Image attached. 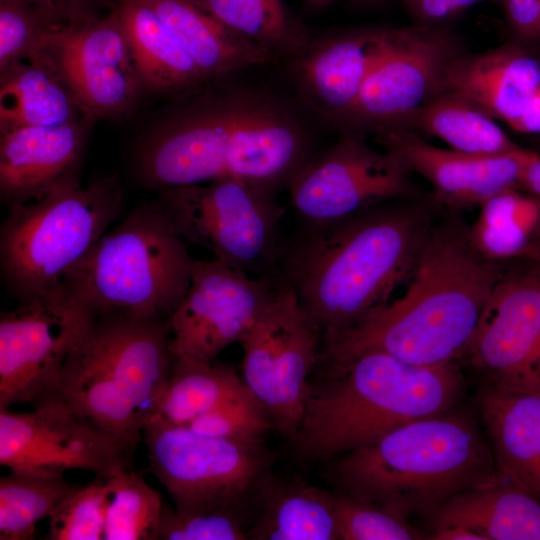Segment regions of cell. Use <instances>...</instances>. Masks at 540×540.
<instances>
[{
  "mask_svg": "<svg viewBox=\"0 0 540 540\" xmlns=\"http://www.w3.org/2000/svg\"><path fill=\"white\" fill-rule=\"evenodd\" d=\"M245 512H180L164 504L157 540H244L250 520Z\"/></svg>",
  "mask_w": 540,
  "mask_h": 540,
  "instance_id": "obj_38",
  "label": "cell"
},
{
  "mask_svg": "<svg viewBox=\"0 0 540 540\" xmlns=\"http://www.w3.org/2000/svg\"><path fill=\"white\" fill-rule=\"evenodd\" d=\"M232 32L270 53L276 61L301 52L312 39L284 0H194Z\"/></svg>",
  "mask_w": 540,
  "mask_h": 540,
  "instance_id": "obj_31",
  "label": "cell"
},
{
  "mask_svg": "<svg viewBox=\"0 0 540 540\" xmlns=\"http://www.w3.org/2000/svg\"><path fill=\"white\" fill-rule=\"evenodd\" d=\"M502 0H408L411 12L420 21L432 24L451 19L470 7L483 3H500Z\"/></svg>",
  "mask_w": 540,
  "mask_h": 540,
  "instance_id": "obj_42",
  "label": "cell"
},
{
  "mask_svg": "<svg viewBox=\"0 0 540 540\" xmlns=\"http://www.w3.org/2000/svg\"><path fill=\"white\" fill-rule=\"evenodd\" d=\"M106 482L109 500L103 540H157L164 507L160 493L130 468L117 471Z\"/></svg>",
  "mask_w": 540,
  "mask_h": 540,
  "instance_id": "obj_34",
  "label": "cell"
},
{
  "mask_svg": "<svg viewBox=\"0 0 540 540\" xmlns=\"http://www.w3.org/2000/svg\"><path fill=\"white\" fill-rule=\"evenodd\" d=\"M539 89H540V87H539Z\"/></svg>",
  "mask_w": 540,
  "mask_h": 540,
  "instance_id": "obj_50",
  "label": "cell"
},
{
  "mask_svg": "<svg viewBox=\"0 0 540 540\" xmlns=\"http://www.w3.org/2000/svg\"><path fill=\"white\" fill-rule=\"evenodd\" d=\"M373 138L427 180L432 200L447 212L479 208L506 189L520 188L525 167L538 155L522 147L498 155L469 154L436 147L406 130L382 131Z\"/></svg>",
  "mask_w": 540,
  "mask_h": 540,
  "instance_id": "obj_19",
  "label": "cell"
},
{
  "mask_svg": "<svg viewBox=\"0 0 540 540\" xmlns=\"http://www.w3.org/2000/svg\"><path fill=\"white\" fill-rule=\"evenodd\" d=\"M201 88L141 143L137 165L148 187L161 190L225 177L263 135L271 112L258 88L252 84Z\"/></svg>",
  "mask_w": 540,
  "mask_h": 540,
  "instance_id": "obj_7",
  "label": "cell"
},
{
  "mask_svg": "<svg viewBox=\"0 0 540 540\" xmlns=\"http://www.w3.org/2000/svg\"><path fill=\"white\" fill-rule=\"evenodd\" d=\"M94 118L0 133L1 198L13 206L79 182L78 169Z\"/></svg>",
  "mask_w": 540,
  "mask_h": 540,
  "instance_id": "obj_21",
  "label": "cell"
},
{
  "mask_svg": "<svg viewBox=\"0 0 540 540\" xmlns=\"http://www.w3.org/2000/svg\"><path fill=\"white\" fill-rule=\"evenodd\" d=\"M39 6L60 22L69 24L99 16V10L114 5V0H23Z\"/></svg>",
  "mask_w": 540,
  "mask_h": 540,
  "instance_id": "obj_41",
  "label": "cell"
},
{
  "mask_svg": "<svg viewBox=\"0 0 540 540\" xmlns=\"http://www.w3.org/2000/svg\"><path fill=\"white\" fill-rule=\"evenodd\" d=\"M278 285L216 259H194L189 287L168 323L174 357L214 362L239 342Z\"/></svg>",
  "mask_w": 540,
  "mask_h": 540,
  "instance_id": "obj_17",
  "label": "cell"
},
{
  "mask_svg": "<svg viewBox=\"0 0 540 540\" xmlns=\"http://www.w3.org/2000/svg\"><path fill=\"white\" fill-rule=\"evenodd\" d=\"M253 504L257 512L248 539L340 540L333 493L328 490L270 474Z\"/></svg>",
  "mask_w": 540,
  "mask_h": 540,
  "instance_id": "obj_27",
  "label": "cell"
},
{
  "mask_svg": "<svg viewBox=\"0 0 540 540\" xmlns=\"http://www.w3.org/2000/svg\"><path fill=\"white\" fill-rule=\"evenodd\" d=\"M143 1L181 42L207 83L277 62L270 53L229 30L194 0Z\"/></svg>",
  "mask_w": 540,
  "mask_h": 540,
  "instance_id": "obj_24",
  "label": "cell"
},
{
  "mask_svg": "<svg viewBox=\"0 0 540 540\" xmlns=\"http://www.w3.org/2000/svg\"><path fill=\"white\" fill-rule=\"evenodd\" d=\"M463 52L459 37L446 27L387 28L384 48L339 133L366 138L396 129L443 91L449 64Z\"/></svg>",
  "mask_w": 540,
  "mask_h": 540,
  "instance_id": "obj_14",
  "label": "cell"
},
{
  "mask_svg": "<svg viewBox=\"0 0 540 540\" xmlns=\"http://www.w3.org/2000/svg\"><path fill=\"white\" fill-rule=\"evenodd\" d=\"M122 204L115 177L56 188L9 206L0 234L5 278L26 300L62 284L65 275L105 234Z\"/></svg>",
  "mask_w": 540,
  "mask_h": 540,
  "instance_id": "obj_8",
  "label": "cell"
},
{
  "mask_svg": "<svg viewBox=\"0 0 540 540\" xmlns=\"http://www.w3.org/2000/svg\"><path fill=\"white\" fill-rule=\"evenodd\" d=\"M478 406L499 475L540 501V395L485 385Z\"/></svg>",
  "mask_w": 540,
  "mask_h": 540,
  "instance_id": "obj_23",
  "label": "cell"
},
{
  "mask_svg": "<svg viewBox=\"0 0 540 540\" xmlns=\"http://www.w3.org/2000/svg\"><path fill=\"white\" fill-rule=\"evenodd\" d=\"M149 471L180 512H248L273 455L264 439L235 440L197 433L152 418L144 428Z\"/></svg>",
  "mask_w": 540,
  "mask_h": 540,
  "instance_id": "obj_9",
  "label": "cell"
},
{
  "mask_svg": "<svg viewBox=\"0 0 540 540\" xmlns=\"http://www.w3.org/2000/svg\"><path fill=\"white\" fill-rule=\"evenodd\" d=\"M333 476L338 490L408 521L431 517L454 495L501 478L486 433L451 411L342 454Z\"/></svg>",
  "mask_w": 540,
  "mask_h": 540,
  "instance_id": "obj_4",
  "label": "cell"
},
{
  "mask_svg": "<svg viewBox=\"0 0 540 540\" xmlns=\"http://www.w3.org/2000/svg\"><path fill=\"white\" fill-rule=\"evenodd\" d=\"M405 1H408V0H405Z\"/></svg>",
  "mask_w": 540,
  "mask_h": 540,
  "instance_id": "obj_49",
  "label": "cell"
},
{
  "mask_svg": "<svg viewBox=\"0 0 540 540\" xmlns=\"http://www.w3.org/2000/svg\"><path fill=\"white\" fill-rule=\"evenodd\" d=\"M60 22L47 10L23 0H0V70L32 55Z\"/></svg>",
  "mask_w": 540,
  "mask_h": 540,
  "instance_id": "obj_37",
  "label": "cell"
},
{
  "mask_svg": "<svg viewBox=\"0 0 540 540\" xmlns=\"http://www.w3.org/2000/svg\"><path fill=\"white\" fill-rule=\"evenodd\" d=\"M86 114L116 119L144 90L116 13L56 25L37 50ZM33 53V54H34Z\"/></svg>",
  "mask_w": 540,
  "mask_h": 540,
  "instance_id": "obj_16",
  "label": "cell"
},
{
  "mask_svg": "<svg viewBox=\"0 0 540 540\" xmlns=\"http://www.w3.org/2000/svg\"><path fill=\"white\" fill-rule=\"evenodd\" d=\"M340 540H417L424 534L378 506L361 501L340 490L333 492Z\"/></svg>",
  "mask_w": 540,
  "mask_h": 540,
  "instance_id": "obj_36",
  "label": "cell"
},
{
  "mask_svg": "<svg viewBox=\"0 0 540 540\" xmlns=\"http://www.w3.org/2000/svg\"><path fill=\"white\" fill-rule=\"evenodd\" d=\"M249 392L243 378L228 365L173 356L170 376L153 418L187 426L223 402Z\"/></svg>",
  "mask_w": 540,
  "mask_h": 540,
  "instance_id": "obj_30",
  "label": "cell"
},
{
  "mask_svg": "<svg viewBox=\"0 0 540 540\" xmlns=\"http://www.w3.org/2000/svg\"><path fill=\"white\" fill-rule=\"evenodd\" d=\"M33 410L0 409V465L10 471L64 475L86 470L108 479L132 458L110 436L82 421L63 403L44 400Z\"/></svg>",
  "mask_w": 540,
  "mask_h": 540,
  "instance_id": "obj_18",
  "label": "cell"
},
{
  "mask_svg": "<svg viewBox=\"0 0 540 540\" xmlns=\"http://www.w3.org/2000/svg\"><path fill=\"white\" fill-rule=\"evenodd\" d=\"M535 264V267L540 275V263L533 262Z\"/></svg>",
  "mask_w": 540,
  "mask_h": 540,
  "instance_id": "obj_48",
  "label": "cell"
},
{
  "mask_svg": "<svg viewBox=\"0 0 540 540\" xmlns=\"http://www.w3.org/2000/svg\"><path fill=\"white\" fill-rule=\"evenodd\" d=\"M305 4L315 10L327 7L333 0H303Z\"/></svg>",
  "mask_w": 540,
  "mask_h": 540,
  "instance_id": "obj_46",
  "label": "cell"
},
{
  "mask_svg": "<svg viewBox=\"0 0 540 540\" xmlns=\"http://www.w3.org/2000/svg\"><path fill=\"white\" fill-rule=\"evenodd\" d=\"M412 174L394 153L373 148L364 137L341 133L313 155L287 189L304 227H318L382 202L427 196Z\"/></svg>",
  "mask_w": 540,
  "mask_h": 540,
  "instance_id": "obj_13",
  "label": "cell"
},
{
  "mask_svg": "<svg viewBox=\"0 0 540 540\" xmlns=\"http://www.w3.org/2000/svg\"><path fill=\"white\" fill-rule=\"evenodd\" d=\"M159 202L185 243L250 275H269L279 253L285 213L275 195L225 176L206 184L159 190Z\"/></svg>",
  "mask_w": 540,
  "mask_h": 540,
  "instance_id": "obj_10",
  "label": "cell"
},
{
  "mask_svg": "<svg viewBox=\"0 0 540 540\" xmlns=\"http://www.w3.org/2000/svg\"><path fill=\"white\" fill-rule=\"evenodd\" d=\"M95 314L63 284L0 315V409L48 399Z\"/></svg>",
  "mask_w": 540,
  "mask_h": 540,
  "instance_id": "obj_12",
  "label": "cell"
},
{
  "mask_svg": "<svg viewBox=\"0 0 540 540\" xmlns=\"http://www.w3.org/2000/svg\"><path fill=\"white\" fill-rule=\"evenodd\" d=\"M458 360L489 387L540 395V275L533 262L507 265Z\"/></svg>",
  "mask_w": 540,
  "mask_h": 540,
  "instance_id": "obj_15",
  "label": "cell"
},
{
  "mask_svg": "<svg viewBox=\"0 0 540 540\" xmlns=\"http://www.w3.org/2000/svg\"><path fill=\"white\" fill-rule=\"evenodd\" d=\"M428 538L433 540H484L476 532L457 525L433 530Z\"/></svg>",
  "mask_w": 540,
  "mask_h": 540,
  "instance_id": "obj_44",
  "label": "cell"
},
{
  "mask_svg": "<svg viewBox=\"0 0 540 540\" xmlns=\"http://www.w3.org/2000/svg\"><path fill=\"white\" fill-rule=\"evenodd\" d=\"M429 518L433 530L457 525L484 540H540V501L502 478L454 495Z\"/></svg>",
  "mask_w": 540,
  "mask_h": 540,
  "instance_id": "obj_26",
  "label": "cell"
},
{
  "mask_svg": "<svg viewBox=\"0 0 540 540\" xmlns=\"http://www.w3.org/2000/svg\"><path fill=\"white\" fill-rule=\"evenodd\" d=\"M475 248L497 261L524 260L540 234V200L520 188L506 189L484 202L469 224Z\"/></svg>",
  "mask_w": 540,
  "mask_h": 540,
  "instance_id": "obj_32",
  "label": "cell"
},
{
  "mask_svg": "<svg viewBox=\"0 0 540 540\" xmlns=\"http://www.w3.org/2000/svg\"><path fill=\"white\" fill-rule=\"evenodd\" d=\"M539 86L540 61L513 43L461 53L443 80V91L464 96L509 126L521 117Z\"/></svg>",
  "mask_w": 540,
  "mask_h": 540,
  "instance_id": "obj_22",
  "label": "cell"
},
{
  "mask_svg": "<svg viewBox=\"0 0 540 540\" xmlns=\"http://www.w3.org/2000/svg\"><path fill=\"white\" fill-rule=\"evenodd\" d=\"M387 28L313 38L288 65L299 102L325 127L340 131L380 56Z\"/></svg>",
  "mask_w": 540,
  "mask_h": 540,
  "instance_id": "obj_20",
  "label": "cell"
},
{
  "mask_svg": "<svg viewBox=\"0 0 540 540\" xmlns=\"http://www.w3.org/2000/svg\"><path fill=\"white\" fill-rule=\"evenodd\" d=\"M192 260L158 202L104 234L62 284L95 315L169 320L189 287Z\"/></svg>",
  "mask_w": 540,
  "mask_h": 540,
  "instance_id": "obj_6",
  "label": "cell"
},
{
  "mask_svg": "<svg viewBox=\"0 0 540 540\" xmlns=\"http://www.w3.org/2000/svg\"><path fill=\"white\" fill-rule=\"evenodd\" d=\"M143 89L191 92L206 80L181 42L143 0H114Z\"/></svg>",
  "mask_w": 540,
  "mask_h": 540,
  "instance_id": "obj_25",
  "label": "cell"
},
{
  "mask_svg": "<svg viewBox=\"0 0 540 540\" xmlns=\"http://www.w3.org/2000/svg\"><path fill=\"white\" fill-rule=\"evenodd\" d=\"M64 475L10 471L0 478V540L34 539L36 525L48 518L75 486Z\"/></svg>",
  "mask_w": 540,
  "mask_h": 540,
  "instance_id": "obj_33",
  "label": "cell"
},
{
  "mask_svg": "<svg viewBox=\"0 0 540 540\" xmlns=\"http://www.w3.org/2000/svg\"><path fill=\"white\" fill-rule=\"evenodd\" d=\"M520 188H524L529 194L540 200V156L534 157L525 167L521 179Z\"/></svg>",
  "mask_w": 540,
  "mask_h": 540,
  "instance_id": "obj_43",
  "label": "cell"
},
{
  "mask_svg": "<svg viewBox=\"0 0 540 540\" xmlns=\"http://www.w3.org/2000/svg\"><path fill=\"white\" fill-rule=\"evenodd\" d=\"M507 265L480 254L461 213L443 211L404 293L324 344L320 360L380 351L419 366L457 361Z\"/></svg>",
  "mask_w": 540,
  "mask_h": 540,
  "instance_id": "obj_2",
  "label": "cell"
},
{
  "mask_svg": "<svg viewBox=\"0 0 540 540\" xmlns=\"http://www.w3.org/2000/svg\"><path fill=\"white\" fill-rule=\"evenodd\" d=\"M193 431L226 439H264L274 429L271 418L252 392L231 398L187 425Z\"/></svg>",
  "mask_w": 540,
  "mask_h": 540,
  "instance_id": "obj_39",
  "label": "cell"
},
{
  "mask_svg": "<svg viewBox=\"0 0 540 540\" xmlns=\"http://www.w3.org/2000/svg\"><path fill=\"white\" fill-rule=\"evenodd\" d=\"M524 260L540 263V234L536 237V239L529 247L524 257Z\"/></svg>",
  "mask_w": 540,
  "mask_h": 540,
  "instance_id": "obj_45",
  "label": "cell"
},
{
  "mask_svg": "<svg viewBox=\"0 0 540 540\" xmlns=\"http://www.w3.org/2000/svg\"><path fill=\"white\" fill-rule=\"evenodd\" d=\"M170 342L168 320L95 315L48 399L110 436L132 458L170 376Z\"/></svg>",
  "mask_w": 540,
  "mask_h": 540,
  "instance_id": "obj_5",
  "label": "cell"
},
{
  "mask_svg": "<svg viewBox=\"0 0 540 540\" xmlns=\"http://www.w3.org/2000/svg\"><path fill=\"white\" fill-rule=\"evenodd\" d=\"M321 332L284 281L242 335V378L289 440L302 417Z\"/></svg>",
  "mask_w": 540,
  "mask_h": 540,
  "instance_id": "obj_11",
  "label": "cell"
},
{
  "mask_svg": "<svg viewBox=\"0 0 540 540\" xmlns=\"http://www.w3.org/2000/svg\"><path fill=\"white\" fill-rule=\"evenodd\" d=\"M512 33L525 43L540 41V0H502Z\"/></svg>",
  "mask_w": 540,
  "mask_h": 540,
  "instance_id": "obj_40",
  "label": "cell"
},
{
  "mask_svg": "<svg viewBox=\"0 0 540 540\" xmlns=\"http://www.w3.org/2000/svg\"><path fill=\"white\" fill-rule=\"evenodd\" d=\"M327 376L310 384L290 439L306 461H328L388 432L451 411L463 392L456 361L419 366L380 351L324 363Z\"/></svg>",
  "mask_w": 540,
  "mask_h": 540,
  "instance_id": "obj_3",
  "label": "cell"
},
{
  "mask_svg": "<svg viewBox=\"0 0 540 540\" xmlns=\"http://www.w3.org/2000/svg\"><path fill=\"white\" fill-rule=\"evenodd\" d=\"M381 1L383 0H349L351 4L357 5V6L372 5V4L379 3Z\"/></svg>",
  "mask_w": 540,
  "mask_h": 540,
  "instance_id": "obj_47",
  "label": "cell"
},
{
  "mask_svg": "<svg viewBox=\"0 0 540 540\" xmlns=\"http://www.w3.org/2000/svg\"><path fill=\"white\" fill-rule=\"evenodd\" d=\"M393 130L434 136L450 149L469 154L498 155L521 148L489 113L451 91L434 96Z\"/></svg>",
  "mask_w": 540,
  "mask_h": 540,
  "instance_id": "obj_29",
  "label": "cell"
},
{
  "mask_svg": "<svg viewBox=\"0 0 540 540\" xmlns=\"http://www.w3.org/2000/svg\"><path fill=\"white\" fill-rule=\"evenodd\" d=\"M427 196L375 204L335 223L305 227L285 254L283 280L327 344L392 300L410 279L443 212Z\"/></svg>",
  "mask_w": 540,
  "mask_h": 540,
  "instance_id": "obj_1",
  "label": "cell"
},
{
  "mask_svg": "<svg viewBox=\"0 0 540 540\" xmlns=\"http://www.w3.org/2000/svg\"><path fill=\"white\" fill-rule=\"evenodd\" d=\"M87 117L91 116L37 54L0 70V133L22 127L62 125Z\"/></svg>",
  "mask_w": 540,
  "mask_h": 540,
  "instance_id": "obj_28",
  "label": "cell"
},
{
  "mask_svg": "<svg viewBox=\"0 0 540 540\" xmlns=\"http://www.w3.org/2000/svg\"><path fill=\"white\" fill-rule=\"evenodd\" d=\"M106 479L76 484L48 517L47 540H103L108 507Z\"/></svg>",
  "mask_w": 540,
  "mask_h": 540,
  "instance_id": "obj_35",
  "label": "cell"
}]
</instances>
